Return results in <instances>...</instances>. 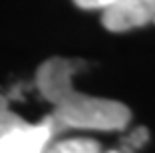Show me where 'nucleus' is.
Returning <instances> with one entry per match:
<instances>
[{
    "label": "nucleus",
    "instance_id": "obj_1",
    "mask_svg": "<svg viewBox=\"0 0 155 153\" xmlns=\"http://www.w3.org/2000/svg\"><path fill=\"white\" fill-rule=\"evenodd\" d=\"M60 123L82 127H121L127 121V109L105 99L70 98L56 111Z\"/></svg>",
    "mask_w": 155,
    "mask_h": 153
},
{
    "label": "nucleus",
    "instance_id": "obj_2",
    "mask_svg": "<svg viewBox=\"0 0 155 153\" xmlns=\"http://www.w3.org/2000/svg\"><path fill=\"white\" fill-rule=\"evenodd\" d=\"M155 18V0H121L110 6L104 22L110 30L135 28Z\"/></svg>",
    "mask_w": 155,
    "mask_h": 153
},
{
    "label": "nucleus",
    "instance_id": "obj_3",
    "mask_svg": "<svg viewBox=\"0 0 155 153\" xmlns=\"http://www.w3.org/2000/svg\"><path fill=\"white\" fill-rule=\"evenodd\" d=\"M74 2L80 4L82 8H110L121 0H74Z\"/></svg>",
    "mask_w": 155,
    "mask_h": 153
}]
</instances>
